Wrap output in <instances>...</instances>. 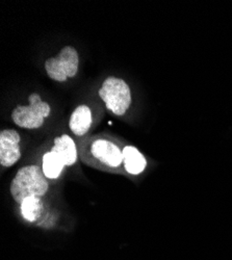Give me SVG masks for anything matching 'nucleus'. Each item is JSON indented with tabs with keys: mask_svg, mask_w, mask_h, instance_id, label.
Listing matches in <instances>:
<instances>
[{
	"mask_svg": "<svg viewBox=\"0 0 232 260\" xmlns=\"http://www.w3.org/2000/svg\"><path fill=\"white\" fill-rule=\"evenodd\" d=\"M124 147L115 138L105 135L86 138L79 141L77 146L79 156L84 164L113 174H125Z\"/></svg>",
	"mask_w": 232,
	"mask_h": 260,
	"instance_id": "f257e3e1",
	"label": "nucleus"
},
{
	"mask_svg": "<svg viewBox=\"0 0 232 260\" xmlns=\"http://www.w3.org/2000/svg\"><path fill=\"white\" fill-rule=\"evenodd\" d=\"M49 189V182L44 172L39 166L31 165L18 170L11 182V194L13 199L21 204L25 198H42Z\"/></svg>",
	"mask_w": 232,
	"mask_h": 260,
	"instance_id": "f03ea898",
	"label": "nucleus"
},
{
	"mask_svg": "<svg viewBox=\"0 0 232 260\" xmlns=\"http://www.w3.org/2000/svg\"><path fill=\"white\" fill-rule=\"evenodd\" d=\"M98 95L108 110L118 117L125 115L132 101L129 85L122 78L115 76H110L103 81Z\"/></svg>",
	"mask_w": 232,
	"mask_h": 260,
	"instance_id": "7ed1b4c3",
	"label": "nucleus"
},
{
	"mask_svg": "<svg viewBox=\"0 0 232 260\" xmlns=\"http://www.w3.org/2000/svg\"><path fill=\"white\" fill-rule=\"evenodd\" d=\"M29 104L18 105L12 112V120L16 125L25 129H37L44 124L50 116L51 108L48 102L42 101L41 96L32 93L28 97Z\"/></svg>",
	"mask_w": 232,
	"mask_h": 260,
	"instance_id": "20e7f679",
	"label": "nucleus"
},
{
	"mask_svg": "<svg viewBox=\"0 0 232 260\" xmlns=\"http://www.w3.org/2000/svg\"><path fill=\"white\" fill-rule=\"evenodd\" d=\"M79 56L72 46H65L58 55L50 57L45 61V70L49 78L57 82H64L73 78L78 72Z\"/></svg>",
	"mask_w": 232,
	"mask_h": 260,
	"instance_id": "39448f33",
	"label": "nucleus"
},
{
	"mask_svg": "<svg viewBox=\"0 0 232 260\" xmlns=\"http://www.w3.org/2000/svg\"><path fill=\"white\" fill-rule=\"evenodd\" d=\"M73 165L74 160L70 148L55 139L51 150L43 156L42 170L47 179L55 180L60 176L65 167H71Z\"/></svg>",
	"mask_w": 232,
	"mask_h": 260,
	"instance_id": "423d86ee",
	"label": "nucleus"
},
{
	"mask_svg": "<svg viewBox=\"0 0 232 260\" xmlns=\"http://www.w3.org/2000/svg\"><path fill=\"white\" fill-rule=\"evenodd\" d=\"M21 137L15 129H4L0 133V165L14 166L21 157Z\"/></svg>",
	"mask_w": 232,
	"mask_h": 260,
	"instance_id": "0eeeda50",
	"label": "nucleus"
},
{
	"mask_svg": "<svg viewBox=\"0 0 232 260\" xmlns=\"http://www.w3.org/2000/svg\"><path fill=\"white\" fill-rule=\"evenodd\" d=\"M123 162L125 174L138 176L145 171L147 160L141 151L131 145H126L123 149Z\"/></svg>",
	"mask_w": 232,
	"mask_h": 260,
	"instance_id": "6e6552de",
	"label": "nucleus"
},
{
	"mask_svg": "<svg viewBox=\"0 0 232 260\" xmlns=\"http://www.w3.org/2000/svg\"><path fill=\"white\" fill-rule=\"evenodd\" d=\"M92 122L93 118L91 108L86 104H81L77 106L72 113L69 121V127L75 136L83 137L88 134L92 126Z\"/></svg>",
	"mask_w": 232,
	"mask_h": 260,
	"instance_id": "1a4fd4ad",
	"label": "nucleus"
},
{
	"mask_svg": "<svg viewBox=\"0 0 232 260\" xmlns=\"http://www.w3.org/2000/svg\"><path fill=\"white\" fill-rule=\"evenodd\" d=\"M21 213L27 222H36L43 210V202L40 197L25 198L20 204Z\"/></svg>",
	"mask_w": 232,
	"mask_h": 260,
	"instance_id": "9d476101",
	"label": "nucleus"
}]
</instances>
